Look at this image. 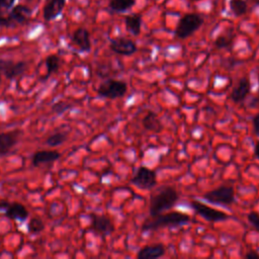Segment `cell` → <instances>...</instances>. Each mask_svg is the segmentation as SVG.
<instances>
[{"label":"cell","instance_id":"cell-1","mask_svg":"<svg viewBox=\"0 0 259 259\" xmlns=\"http://www.w3.org/2000/svg\"><path fill=\"white\" fill-rule=\"evenodd\" d=\"M179 199L177 190L172 186H161L155 190L150 197V217L162 213L164 210L172 208Z\"/></svg>","mask_w":259,"mask_h":259},{"label":"cell","instance_id":"cell-2","mask_svg":"<svg viewBox=\"0 0 259 259\" xmlns=\"http://www.w3.org/2000/svg\"><path fill=\"white\" fill-rule=\"evenodd\" d=\"M190 217L186 213L179 211H172L167 213H160L155 217H151L142 225V231H155L160 228L169 226H181L189 223Z\"/></svg>","mask_w":259,"mask_h":259},{"label":"cell","instance_id":"cell-3","mask_svg":"<svg viewBox=\"0 0 259 259\" xmlns=\"http://www.w3.org/2000/svg\"><path fill=\"white\" fill-rule=\"evenodd\" d=\"M203 18L196 13H188L182 16L175 28V35L178 38L184 39L192 35L203 24Z\"/></svg>","mask_w":259,"mask_h":259},{"label":"cell","instance_id":"cell-4","mask_svg":"<svg viewBox=\"0 0 259 259\" xmlns=\"http://www.w3.org/2000/svg\"><path fill=\"white\" fill-rule=\"evenodd\" d=\"M127 91L125 82L116 79H107L103 81L97 88V93L101 97L116 99L122 97Z\"/></svg>","mask_w":259,"mask_h":259},{"label":"cell","instance_id":"cell-5","mask_svg":"<svg viewBox=\"0 0 259 259\" xmlns=\"http://www.w3.org/2000/svg\"><path fill=\"white\" fill-rule=\"evenodd\" d=\"M203 198L215 204L230 205L235 201V189L233 186L225 185L204 193Z\"/></svg>","mask_w":259,"mask_h":259},{"label":"cell","instance_id":"cell-6","mask_svg":"<svg viewBox=\"0 0 259 259\" xmlns=\"http://www.w3.org/2000/svg\"><path fill=\"white\" fill-rule=\"evenodd\" d=\"M131 181L139 188L150 189L157 184L156 173L146 166H140Z\"/></svg>","mask_w":259,"mask_h":259},{"label":"cell","instance_id":"cell-7","mask_svg":"<svg viewBox=\"0 0 259 259\" xmlns=\"http://www.w3.org/2000/svg\"><path fill=\"white\" fill-rule=\"evenodd\" d=\"M27 69V63L23 61L14 62L12 60L0 59V74L4 75L5 78L12 80L22 75Z\"/></svg>","mask_w":259,"mask_h":259},{"label":"cell","instance_id":"cell-8","mask_svg":"<svg viewBox=\"0 0 259 259\" xmlns=\"http://www.w3.org/2000/svg\"><path fill=\"white\" fill-rule=\"evenodd\" d=\"M190 205L197 214H199L200 217H202L203 219H205L206 221H209V222L224 221V220L228 219V217H229L226 212L214 209V208H212L202 202H199V201L193 200V201H191Z\"/></svg>","mask_w":259,"mask_h":259},{"label":"cell","instance_id":"cell-9","mask_svg":"<svg viewBox=\"0 0 259 259\" xmlns=\"http://www.w3.org/2000/svg\"><path fill=\"white\" fill-rule=\"evenodd\" d=\"M112 52L121 56H132L137 52V45L134 40L125 37L112 38L109 44Z\"/></svg>","mask_w":259,"mask_h":259},{"label":"cell","instance_id":"cell-10","mask_svg":"<svg viewBox=\"0 0 259 259\" xmlns=\"http://www.w3.org/2000/svg\"><path fill=\"white\" fill-rule=\"evenodd\" d=\"M91 229L99 235L108 236L114 231L111 220L103 214H91Z\"/></svg>","mask_w":259,"mask_h":259},{"label":"cell","instance_id":"cell-11","mask_svg":"<svg viewBox=\"0 0 259 259\" xmlns=\"http://www.w3.org/2000/svg\"><path fill=\"white\" fill-rule=\"evenodd\" d=\"M21 135L22 131L20 130L0 133V156L7 155L18 142Z\"/></svg>","mask_w":259,"mask_h":259},{"label":"cell","instance_id":"cell-12","mask_svg":"<svg viewBox=\"0 0 259 259\" xmlns=\"http://www.w3.org/2000/svg\"><path fill=\"white\" fill-rule=\"evenodd\" d=\"M250 91H251V82L249 77L248 76L242 77L238 81L237 85L233 88L230 94V98L235 103H241L247 98Z\"/></svg>","mask_w":259,"mask_h":259},{"label":"cell","instance_id":"cell-13","mask_svg":"<svg viewBox=\"0 0 259 259\" xmlns=\"http://www.w3.org/2000/svg\"><path fill=\"white\" fill-rule=\"evenodd\" d=\"M66 4V0H47L42 14L46 21H51L57 18L63 11Z\"/></svg>","mask_w":259,"mask_h":259},{"label":"cell","instance_id":"cell-14","mask_svg":"<svg viewBox=\"0 0 259 259\" xmlns=\"http://www.w3.org/2000/svg\"><path fill=\"white\" fill-rule=\"evenodd\" d=\"M8 15L14 26L17 24H25L30 19L31 9L25 5L19 4L14 6L8 13Z\"/></svg>","mask_w":259,"mask_h":259},{"label":"cell","instance_id":"cell-15","mask_svg":"<svg viewBox=\"0 0 259 259\" xmlns=\"http://www.w3.org/2000/svg\"><path fill=\"white\" fill-rule=\"evenodd\" d=\"M61 157V154L55 150H40L33 154L31 164L34 167H38L44 164H49L57 161Z\"/></svg>","mask_w":259,"mask_h":259},{"label":"cell","instance_id":"cell-16","mask_svg":"<svg viewBox=\"0 0 259 259\" xmlns=\"http://www.w3.org/2000/svg\"><path fill=\"white\" fill-rule=\"evenodd\" d=\"M72 41L79 48L81 52H89L91 50L90 34L89 31L84 27H79L73 32Z\"/></svg>","mask_w":259,"mask_h":259},{"label":"cell","instance_id":"cell-17","mask_svg":"<svg viewBox=\"0 0 259 259\" xmlns=\"http://www.w3.org/2000/svg\"><path fill=\"white\" fill-rule=\"evenodd\" d=\"M5 215L10 220L24 222L28 218L29 213L27 208L23 204L18 202H13L6 207Z\"/></svg>","mask_w":259,"mask_h":259},{"label":"cell","instance_id":"cell-18","mask_svg":"<svg viewBox=\"0 0 259 259\" xmlns=\"http://www.w3.org/2000/svg\"><path fill=\"white\" fill-rule=\"evenodd\" d=\"M165 254V248L161 244H156V245H151V246H146L142 248L138 254L137 258L138 259H157Z\"/></svg>","mask_w":259,"mask_h":259},{"label":"cell","instance_id":"cell-19","mask_svg":"<svg viewBox=\"0 0 259 259\" xmlns=\"http://www.w3.org/2000/svg\"><path fill=\"white\" fill-rule=\"evenodd\" d=\"M142 124L146 130L154 133H160L163 130L162 122L159 120L157 113L153 111H149L146 114V116L142 119Z\"/></svg>","mask_w":259,"mask_h":259},{"label":"cell","instance_id":"cell-20","mask_svg":"<svg viewBox=\"0 0 259 259\" xmlns=\"http://www.w3.org/2000/svg\"><path fill=\"white\" fill-rule=\"evenodd\" d=\"M124 24L126 30L133 35H139L142 30V18L139 14L127 15L124 18Z\"/></svg>","mask_w":259,"mask_h":259},{"label":"cell","instance_id":"cell-21","mask_svg":"<svg viewBox=\"0 0 259 259\" xmlns=\"http://www.w3.org/2000/svg\"><path fill=\"white\" fill-rule=\"evenodd\" d=\"M136 4V0H110L108 7L112 12L122 13L131 9Z\"/></svg>","mask_w":259,"mask_h":259},{"label":"cell","instance_id":"cell-22","mask_svg":"<svg viewBox=\"0 0 259 259\" xmlns=\"http://www.w3.org/2000/svg\"><path fill=\"white\" fill-rule=\"evenodd\" d=\"M230 9L236 16L244 15L247 12L248 5L245 0H230Z\"/></svg>","mask_w":259,"mask_h":259},{"label":"cell","instance_id":"cell-23","mask_svg":"<svg viewBox=\"0 0 259 259\" xmlns=\"http://www.w3.org/2000/svg\"><path fill=\"white\" fill-rule=\"evenodd\" d=\"M234 42V35L232 34H221L214 39V47L217 49H230Z\"/></svg>","mask_w":259,"mask_h":259},{"label":"cell","instance_id":"cell-24","mask_svg":"<svg viewBox=\"0 0 259 259\" xmlns=\"http://www.w3.org/2000/svg\"><path fill=\"white\" fill-rule=\"evenodd\" d=\"M67 140V135L65 133H55L51 136H49L46 140V144L50 147H57L65 143Z\"/></svg>","mask_w":259,"mask_h":259},{"label":"cell","instance_id":"cell-25","mask_svg":"<svg viewBox=\"0 0 259 259\" xmlns=\"http://www.w3.org/2000/svg\"><path fill=\"white\" fill-rule=\"evenodd\" d=\"M46 67L48 71V76L56 72L60 68V58L57 55H50L46 59Z\"/></svg>","mask_w":259,"mask_h":259},{"label":"cell","instance_id":"cell-26","mask_svg":"<svg viewBox=\"0 0 259 259\" xmlns=\"http://www.w3.org/2000/svg\"><path fill=\"white\" fill-rule=\"evenodd\" d=\"M45 229V224L44 222L39 219V218H32L29 220L28 224H27V230L30 234H38L41 231H44Z\"/></svg>","mask_w":259,"mask_h":259},{"label":"cell","instance_id":"cell-27","mask_svg":"<svg viewBox=\"0 0 259 259\" xmlns=\"http://www.w3.org/2000/svg\"><path fill=\"white\" fill-rule=\"evenodd\" d=\"M247 220L252 226V228L255 231L259 232V213L256 211H251L247 214Z\"/></svg>","mask_w":259,"mask_h":259},{"label":"cell","instance_id":"cell-28","mask_svg":"<svg viewBox=\"0 0 259 259\" xmlns=\"http://www.w3.org/2000/svg\"><path fill=\"white\" fill-rule=\"evenodd\" d=\"M70 107H71V104L66 103V102H64V101H59V102L55 103V104L52 106V110H53V112H55L56 114H62V113H64L66 110H68Z\"/></svg>","mask_w":259,"mask_h":259},{"label":"cell","instance_id":"cell-29","mask_svg":"<svg viewBox=\"0 0 259 259\" xmlns=\"http://www.w3.org/2000/svg\"><path fill=\"white\" fill-rule=\"evenodd\" d=\"M0 26H3V27H13L14 26L9 15L5 14L2 10H0Z\"/></svg>","mask_w":259,"mask_h":259},{"label":"cell","instance_id":"cell-30","mask_svg":"<svg viewBox=\"0 0 259 259\" xmlns=\"http://www.w3.org/2000/svg\"><path fill=\"white\" fill-rule=\"evenodd\" d=\"M15 0H0V10L9 9L14 4Z\"/></svg>","mask_w":259,"mask_h":259},{"label":"cell","instance_id":"cell-31","mask_svg":"<svg viewBox=\"0 0 259 259\" xmlns=\"http://www.w3.org/2000/svg\"><path fill=\"white\" fill-rule=\"evenodd\" d=\"M253 126H254V133L259 137V113L255 115L253 118Z\"/></svg>","mask_w":259,"mask_h":259},{"label":"cell","instance_id":"cell-32","mask_svg":"<svg viewBox=\"0 0 259 259\" xmlns=\"http://www.w3.org/2000/svg\"><path fill=\"white\" fill-rule=\"evenodd\" d=\"M245 257L247 259H258L259 258V254L256 251H250V252H248L245 255Z\"/></svg>","mask_w":259,"mask_h":259},{"label":"cell","instance_id":"cell-33","mask_svg":"<svg viewBox=\"0 0 259 259\" xmlns=\"http://www.w3.org/2000/svg\"><path fill=\"white\" fill-rule=\"evenodd\" d=\"M254 155L257 159H259V142L256 144L255 149H254Z\"/></svg>","mask_w":259,"mask_h":259},{"label":"cell","instance_id":"cell-34","mask_svg":"<svg viewBox=\"0 0 259 259\" xmlns=\"http://www.w3.org/2000/svg\"><path fill=\"white\" fill-rule=\"evenodd\" d=\"M9 205L8 202H0V208H4L6 209V207Z\"/></svg>","mask_w":259,"mask_h":259},{"label":"cell","instance_id":"cell-35","mask_svg":"<svg viewBox=\"0 0 259 259\" xmlns=\"http://www.w3.org/2000/svg\"><path fill=\"white\" fill-rule=\"evenodd\" d=\"M258 94H259V73H258Z\"/></svg>","mask_w":259,"mask_h":259},{"label":"cell","instance_id":"cell-36","mask_svg":"<svg viewBox=\"0 0 259 259\" xmlns=\"http://www.w3.org/2000/svg\"><path fill=\"white\" fill-rule=\"evenodd\" d=\"M255 4H257V5H259V0H255Z\"/></svg>","mask_w":259,"mask_h":259},{"label":"cell","instance_id":"cell-37","mask_svg":"<svg viewBox=\"0 0 259 259\" xmlns=\"http://www.w3.org/2000/svg\"><path fill=\"white\" fill-rule=\"evenodd\" d=\"M0 84H1V74H0Z\"/></svg>","mask_w":259,"mask_h":259}]
</instances>
